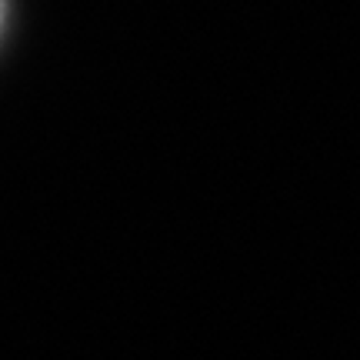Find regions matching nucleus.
<instances>
[{
    "label": "nucleus",
    "mask_w": 360,
    "mask_h": 360,
    "mask_svg": "<svg viewBox=\"0 0 360 360\" xmlns=\"http://www.w3.org/2000/svg\"><path fill=\"white\" fill-rule=\"evenodd\" d=\"M4 24H7V0H0V34H4Z\"/></svg>",
    "instance_id": "nucleus-1"
}]
</instances>
